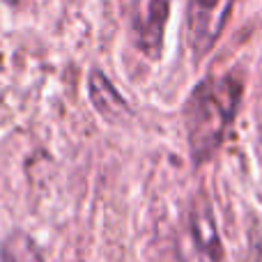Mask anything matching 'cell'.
<instances>
[{
  "instance_id": "3957f363",
  "label": "cell",
  "mask_w": 262,
  "mask_h": 262,
  "mask_svg": "<svg viewBox=\"0 0 262 262\" xmlns=\"http://www.w3.org/2000/svg\"><path fill=\"white\" fill-rule=\"evenodd\" d=\"M170 14V0H136L131 12L134 41L147 58H159L163 46V28Z\"/></svg>"
},
{
  "instance_id": "7a4b0ae2",
  "label": "cell",
  "mask_w": 262,
  "mask_h": 262,
  "mask_svg": "<svg viewBox=\"0 0 262 262\" xmlns=\"http://www.w3.org/2000/svg\"><path fill=\"white\" fill-rule=\"evenodd\" d=\"M235 0H189L186 9V37L195 58L212 51L228 23Z\"/></svg>"
},
{
  "instance_id": "6da1fadb",
  "label": "cell",
  "mask_w": 262,
  "mask_h": 262,
  "mask_svg": "<svg viewBox=\"0 0 262 262\" xmlns=\"http://www.w3.org/2000/svg\"><path fill=\"white\" fill-rule=\"evenodd\" d=\"M242 81L235 74L228 76H209L193 88L186 99L184 120L189 149L195 163H203L219 149L228 124L237 113L242 101Z\"/></svg>"
},
{
  "instance_id": "5b68a950",
  "label": "cell",
  "mask_w": 262,
  "mask_h": 262,
  "mask_svg": "<svg viewBox=\"0 0 262 262\" xmlns=\"http://www.w3.org/2000/svg\"><path fill=\"white\" fill-rule=\"evenodd\" d=\"M0 262H44L37 244L30 235L14 230L7 239L0 244Z\"/></svg>"
},
{
  "instance_id": "8992f818",
  "label": "cell",
  "mask_w": 262,
  "mask_h": 262,
  "mask_svg": "<svg viewBox=\"0 0 262 262\" xmlns=\"http://www.w3.org/2000/svg\"><path fill=\"white\" fill-rule=\"evenodd\" d=\"M90 95H92V101H95V106L101 111L104 115H108V118H115L118 113H124V101L120 99V95L113 90V85H111L108 81H106V76L101 72H92L90 76Z\"/></svg>"
},
{
  "instance_id": "277c9868",
  "label": "cell",
  "mask_w": 262,
  "mask_h": 262,
  "mask_svg": "<svg viewBox=\"0 0 262 262\" xmlns=\"http://www.w3.org/2000/svg\"><path fill=\"white\" fill-rule=\"evenodd\" d=\"M191 232H193V239L198 244V249L209 260L212 262L223 260V246H221V239H219L216 223H214L212 209H209L207 200H203V198H198L195 205L191 207Z\"/></svg>"
}]
</instances>
